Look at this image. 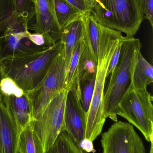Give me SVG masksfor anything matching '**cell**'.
<instances>
[{"mask_svg":"<svg viewBox=\"0 0 153 153\" xmlns=\"http://www.w3.org/2000/svg\"><path fill=\"white\" fill-rule=\"evenodd\" d=\"M15 13L26 20L29 23L35 15L33 0H12Z\"/></svg>","mask_w":153,"mask_h":153,"instance_id":"cell-24","label":"cell"},{"mask_svg":"<svg viewBox=\"0 0 153 153\" xmlns=\"http://www.w3.org/2000/svg\"><path fill=\"white\" fill-rule=\"evenodd\" d=\"M104 27L134 37L144 19L137 0H92L90 11Z\"/></svg>","mask_w":153,"mask_h":153,"instance_id":"cell-4","label":"cell"},{"mask_svg":"<svg viewBox=\"0 0 153 153\" xmlns=\"http://www.w3.org/2000/svg\"><path fill=\"white\" fill-rule=\"evenodd\" d=\"M30 32L10 34L0 37V62L41 52L49 48L40 46L29 38Z\"/></svg>","mask_w":153,"mask_h":153,"instance_id":"cell-11","label":"cell"},{"mask_svg":"<svg viewBox=\"0 0 153 153\" xmlns=\"http://www.w3.org/2000/svg\"><path fill=\"white\" fill-rule=\"evenodd\" d=\"M96 73L87 74L79 81L80 100L87 114L91 102L95 85Z\"/></svg>","mask_w":153,"mask_h":153,"instance_id":"cell-21","label":"cell"},{"mask_svg":"<svg viewBox=\"0 0 153 153\" xmlns=\"http://www.w3.org/2000/svg\"><path fill=\"white\" fill-rule=\"evenodd\" d=\"M84 36L83 14L62 29L60 40L63 44L64 48L66 71L75 48L80 39Z\"/></svg>","mask_w":153,"mask_h":153,"instance_id":"cell-14","label":"cell"},{"mask_svg":"<svg viewBox=\"0 0 153 153\" xmlns=\"http://www.w3.org/2000/svg\"><path fill=\"white\" fill-rule=\"evenodd\" d=\"M1 101L13 116L21 131L32 121L28 99L22 90L1 94Z\"/></svg>","mask_w":153,"mask_h":153,"instance_id":"cell-13","label":"cell"},{"mask_svg":"<svg viewBox=\"0 0 153 153\" xmlns=\"http://www.w3.org/2000/svg\"><path fill=\"white\" fill-rule=\"evenodd\" d=\"M85 28V37L86 44L92 56L98 61L99 23L97 22L90 12L83 14Z\"/></svg>","mask_w":153,"mask_h":153,"instance_id":"cell-17","label":"cell"},{"mask_svg":"<svg viewBox=\"0 0 153 153\" xmlns=\"http://www.w3.org/2000/svg\"><path fill=\"white\" fill-rule=\"evenodd\" d=\"M68 90L58 93L31 124L38 137L42 153L47 152L60 134L65 131L64 113Z\"/></svg>","mask_w":153,"mask_h":153,"instance_id":"cell-6","label":"cell"},{"mask_svg":"<svg viewBox=\"0 0 153 153\" xmlns=\"http://www.w3.org/2000/svg\"><path fill=\"white\" fill-rule=\"evenodd\" d=\"M84 13L90 12L92 6V0H66Z\"/></svg>","mask_w":153,"mask_h":153,"instance_id":"cell-26","label":"cell"},{"mask_svg":"<svg viewBox=\"0 0 153 153\" xmlns=\"http://www.w3.org/2000/svg\"><path fill=\"white\" fill-rule=\"evenodd\" d=\"M1 101V91H0V101Z\"/></svg>","mask_w":153,"mask_h":153,"instance_id":"cell-29","label":"cell"},{"mask_svg":"<svg viewBox=\"0 0 153 153\" xmlns=\"http://www.w3.org/2000/svg\"><path fill=\"white\" fill-rule=\"evenodd\" d=\"M153 82V65L148 62L139 52L134 69L133 85L138 90L147 89Z\"/></svg>","mask_w":153,"mask_h":153,"instance_id":"cell-15","label":"cell"},{"mask_svg":"<svg viewBox=\"0 0 153 153\" xmlns=\"http://www.w3.org/2000/svg\"><path fill=\"white\" fill-rule=\"evenodd\" d=\"M64 45L61 40L44 51L0 62V79L10 78L27 93L41 82Z\"/></svg>","mask_w":153,"mask_h":153,"instance_id":"cell-2","label":"cell"},{"mask_svg":"<svg viewBox=\"0 0 153 153\" xmlns=\"http://www.w3.org/2000/svg\"><path fill=\"white\" fill-rule=\"evenodd\" d=\"M86 112L80 100V91L75 87L68 90L65 108L64 122L65 131L80 148L85 139Z\"/></svg>","mask_w":153,"mask_h":153,"instance_id":"cell-10","label":"cell"},{"mask_svg":"<svg viewBox=\"0 0 153 153\" xmlns=\"http://www.w3.org/2000/svg\"><path fill=\"white\" fill-rule=\"evenodd\" d=\"M55 13L61 30L84 14L66 0H54Z\"/></svg>","mask_w":153,"mask_h":153,"instance_id":"cell-16","label":"cell"},{"mask_svg":"<svg viewBox=\"0 0 153 153\" xmlns=\"http://www.w3.org/2000/svg\"><path fill=\"white\" fill-rule=\"evenodd\" d=\"M19 153H42L41 143L31 122L21 131L18 143Z\"/></svg>","mask_w":153,"mask_h":153,"instance_id":"cell-18","label":"cell"},{"mask_svg":"<svg viewBox=\"0 0 153 153\" xmlns=\"http://www.w3.org/2000/svg\"><path fill=\"white\" fill-rule=\"evenodd\" d=\"M80 148L87 153L94 152L93 142L88 139H85L81 144Z\"/></svg>","mask_w":153,"mask_h":153,"instance_id":"cell-28","label":"cell"},{"mask_svg":"<svg viewBox=\"0 0 153 153\" xmlns=\"http://www.w3.org/2000/svg\"><path fill=\"white\" fill-rule=\"evenodd\" d=\"M121 43H122V42H121ZM121 43L120 45H119L118 46L117 48L115 53H114V55H113V56L111 58L109 66L108 68L107 72V77L109 76L110 74L112 73V72L114 70V68L116 67L117 63L119 58V53H120Z\"/></svg>","mask_w":153,"mask_h":153,"instance_id":"cell-27","label":"cell"},{"mask_svg":"<svg viewBox=\"0 0 153 153\" xmlns=\"http://www.w3.org/2000/svg\"><path fill=\"white\" fill-rule=\"evenodd\" d=\"M98 61L92 55L86 42L84 45L79 57L78 68V81L84 76L97 71Z\"/></svg>","mask_w":153,"mask_h":153,"instance_id":"cell-23","label":"cell"},{"mask_svg":"<svg viewBox=\"0 0 153 153\" xmlns=\"http://www.w3.org/2000/svg\"><path fill=\"white\" fill-rule=\"evenodd\" d=\"M21 131L11 113L0 101V153H18Z\"/></svg>","mask_w":153,"mask_h":153,"instance_id":"cell-12","label":"cell"},{"mask_svg":"<svg viewBox=\"0 0 153 153\" xmlns=\"http://www.w3.org/2000/svg\"><path fill=\"white\" fill-rule=\"evenodd\" d=\"M98 61L93 96L86 114L85 139L92 142L100 134L106 121L104 115V90L111 58L123 40L122 32L99 24Z\"/></svg>","mask_w":153,"mask_h":153,"instance_id":"cell-1","label":"cell"},{"mask_svg":"<svg viewBox=\"0 0 153 153\" xmlns=\"http://www.w3.org/2000/svg\"><path fill=\"white\" fill-rule=\"evenodd\" d=\"M153 100L147 89L138 90L132 85L119 103L116 111L117 116L135 126L150 143L153 140Z\"/></svg>","mask_w":153,"mask_h":153,"instance_id":"cell-5","label":"cell"},{"mask_svg":"<svg viewBox=\"0 0 153 153\" xmlns=\"http://www.w3.org/2000/svg\"><path fill=\"white\" fill-rule=\"evenodd\" d=\"M21 17L15 13L12 0H0V36L10 30Z\"/></svg>","mask_w":153,"mask_h":153,"instance_id":"cell-19","label":"cell"},{"mask_svg":"<svg viewBox=\"0 0 153 153\" xmlns=\"http://www.w3.org/2000/svg\"><path fill=\"white\" fill-rule=\"evenodd\" d=\"M18 153H19V152H18Z\"/></svg>","mask_w":153,"mask_h":153,"instance_id":"cell-30","label":"cell"},{"mask_svg":"<svg viewBox=\"0 0 153 153\" xmlns=\"http://www.w3.org/2000/svg\"><path fill=\"white\" fill-rule=\"evenodd\" d=\"M142 44L138 39L124 36L117 63L111 73L104 96V115L115 122L119 103L133 85L134 69Z\"/></svg>","mask_w":153,"mask_h":153,"instance_id":"cell-3","label":"cell"},{"mask_svg":"<svg viewBox=\"0 0 153 153\" xmlns=\"http://www.w3.org/2000/svg\"><path fill=\"white\" fill-rule=\"evenodd\" d=\"M66 73L63 46L43 80L34 89L26 93L30 105L32 121L59 92L66 88Z\"/></svg>","mask_w":153,"mask_h":153,"instance_id":"cell-7","label":"cell"},{"mask_svg":"<svg viewBox=\"0 0 153 153\" xmlns=\"http://www.w3.org/2000/svg\"><path fill=\"white\" fill-rule=\"evenodd\" d=\"M102 153H146L142 138L129 123L117 121L102 134Z\"/></svg>","mask_w":153,"mask_h":153,"instance_id":"cell-8","label":"cell"},{"mask_svg":"<svg viewBox=\"0 0 153 153\" xmlns=\"http://www.w3.org/2000/svg\"><path fill=\"white\" fill-rule=\"evenodd\" d=\"M144 20L146 19L153 27V0H137Z\"/></svg>","mask_w":153,"mask_h":153,"instance_id":"cell-25","label":"cell"},{"mask_svg":"<svg viewBox=\"0 0 153 153\" xmlns=\"http://www.w3.org/2000/svg\"><path fill=\"white\" fill-rule=\"evenodd\" d=\"M85 42V37H84L80 39L73 52L66 76L65 88L67 90L76 87L80 91L78 78V64L80 54Z\"/></svg>","mask_w":153,"mask_h":153,"instance_id":"cell-20","label":"cell"},{"mask_svg":"<svg viewBox=\"0 0 153 153\" xmlns=\"http://www.w3.org/2000/svg\"><path fill=\"white\" fill-rule=\"evenodd\" d=\"M35 15L28 25V30L44 36L52 46L60 40V29L55 13L54 0H33Z\"/></svg>","mask_w":153,"mask_h":153,"instance_id":"cell-9","label":"cell"},{"mask_svg":"<svg viewBox=\"0 0 153 153\" xmlns=\"http://www.w3.org/2000/svg\"><path fill=\"white\" fill-rule=\"evenodd\" d=\"M45 153H88L78 147L66 131L58 136L52 147Z\"/></svg>","mask_w":153,"mask_h":153,"instance_id":"cell-22","label":"cell"}]
</instances>
